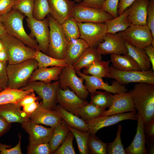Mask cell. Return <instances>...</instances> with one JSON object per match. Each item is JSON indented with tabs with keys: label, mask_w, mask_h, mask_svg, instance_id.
I'll list each match as a JSON object with an SVG mask.
<instances>
[{
	"label": "cell",
	"mask_w": 154,
	"mask_h": 154,
	"mask_svg": "<svg viewBox=\"0 0 154 154\" xmlns=\"http://www.w3.org/2000/svg\"><path fill=\"white\" fill-rule=\"evenodd\" d=\"M18 104H7L0 105V115L9 122L21 124L30 120L29 116L21 109Z\"/></svg>",
	"instance_id": "cell-22"
},
{
	"label": "cell",
	"mask_w": 154,
	"mask_h": 154,
	"mask_svg": "<svg viewBox=\"0 0 154 154\" xmlns=\"http://www.w3.org/2000/svg\"><path fill=\"white\" fill-rule=\"evenodd\" d=\"M128 54L137 62L141 71L151 69V62L143 48L137 47L125 42Z\"/></svg>",
	"instance_id": "cell-31"
},
{
	"label": "cell",
	"mask_w": 154,
	"mask_h": 154,
	"mask_svg": "<svg viewBox=\"0 0 154 154\" xmlns=\"http://www.w3.org/2000/svg\"><path fill=\"white\" fill-rule=\"evenodd\" d=\"M78 23H103L114 18L101 9L85 7L76 4L72 15Z\"/></svg>",
	"instance_id": "cell-12"
},
{
	"label": "cell",
	"mask_w": 154,
	"mask_h": 154,
	"mask_svg": "<svg viewBox=\"0 0 154 154\" xmlns=\"http://www.w3.org/2000/svg\"><path fill=\"white\" fill-rule=\"evenodd\" d=\"M104 41L99 44L96 48L101 55L128 54L125 42L117 33H107L104 37Z\"/></svg>",
	"instance_id": "cell-15"
},
{
	"label": "cell",
	"mask_w": 154,
	"mask_h": 154,
	"mask_svg": "<svg viewBox=\"0 0 154 154\" xmlns=\"http://www.w3.org/2000/svg\"><path fill=\"white\" fill-rule=\"evenodd\" d=\"M110 62L101 60L95 62L89 67L84 68L82 73L85 75H91L100 78L107 77Z\"/></svg>",
	"instance_id": "cell-37"
},
{
	"label": "cell",
	"mask_w": 154,
	"mask_h": 154,
	"mask_svg": "<svg viewBox=\"0 0 154 154\" xmlns=\"http://www.w3.org/2000/svg\"><path fill=\"white\" fill-rule=\"evenodd\" d=\"M122 127L121 125L118 126L116 136L112 142L107 143L106 150L108 154H126L121 139V133Z\"/></svg>",
	"instance_id": "cell-40"
},
{
	"label": "cell",
	"mask_w": 154,
	"mask_h": 154,
	"mask_svg": "<svg viewBox=\"0 0 154 154\" xmlns=\"http://www.w3.org/2000/svg\"><path fill=\"white\" fill-rule=\"evenodd\" d=\"M8 61L7 55L5 49H4L0 51V62H7Z\"/></svg>",
	"instance_id": "cell-58"
},
{
	"label": "cell",
	"mask_w": 154,
	"mask_h": 154,
	"mask_svg": "<svg viewBox=\"0 0 154 154\" xmlns=\"http://www.w3.org/2000/svg\"><path fill=\"white\" fill-rule=\"evenodd\" d=\"M26 21L28 27L30 30L29 36L35 37L39 50L46 54L49 44V29L47 17L42 20H37L33 17H27Z\"/></svg>",
	"instance_id": "cell-11"
},
{
	"label": "cell",
	"mask_w": 154,
	"mask_h": 154,
	"mask_svg": "<svg viewBox=\"0 0 154 154\" xmlns=\"http://www.w3.org/2000/svg\"><path fill=\"white\" fill-rule=\"evenodd\" d=\"M143 48L149 58L152 67V69L154 72V47L149 45Z\"/></svg>",
	"instance_id": "cell-55"
},
{
	"label": "cell",
	"mask_w": 154,
	"mask_h": 154,
	"mask_svg": "<svg viewBox=\"0 0 154 154\" xmlns=\"http://www.w3.org/2000/svg\"><path fill=\"white\" fill-rule=\"evenodd\" d=\"M54 110L68 126L81 131H88L87 125L81 118L66 110L59 104L56 106Z\"/></svg>",
	"instance_id": "cell-25"
},
{
	"label": "cell",
	"mask_w": 154,
	"mask_h": 154,
	"mask_svg": "<svg viewBox=\"0 0 154 154\" xmlns=\"http://www.w3.org/2000/svg\"><path fill=\"white\" fill-rule=\"evenodd\" d=\"M49 23V44L47 55L54 58L63 60L65 58L68 42L62 29L61 24L49 14L47 16Z\"/></svg>",
	"instance_id": "cell-4"
},
{
	"label": "cell",
	"mask_w": 154,
	"mask_h": 154,
	"mask_svg": "<svg viewBox=\"0 0 154 154\" xmlns=\"http://www.w3.org/2000/svg\"><path fill=\"white\" fill-rule=\"evenodd\" d=\"M80 38L84 40L90 47L96 48L103 42L107 33V27L105 23H78Z\"/></svg>",
	"instance_id": "cell-10"
},
{
	"label": "cell",
	"mask_w": 154,
	"mask_h": 154,
	"mask_svg": "<svg viewBox=\"0 0 154 154\" xmlns=\"http://www.w3.org/2000/svg\"><path fill=\"white\" fill-rule=\"evenodd\" d=\"M117 33L125 42L141 48L151 45L153 39L151 32L147 25L132 24L125 30Z\"/></svg>",
	"instance_id": "cell-7"
},
{
	"label": "cell",
	"mask_w": 154,
	"mask_h": 154,
	"mask_svg": "<svg viewBox=\"0 0 154 154\" xmlns=\"http://www.w3.org/2000/svg\"><path fill=\"white\" fill-rule=\"evenodd\" d=\"M3 90V89L0 87V92L1 91Z\"/></svg>",
	"instance_id": "cell-62"
},
{
	"label": "cell",
	"mask_w": 154,
	"mask_h": 154,
	"mask_svg": "<svg viewBox=\"0 0 154 154\" xmlns=\"http://www.w3.org/2000/svg\"><path fill=\"white\" fill-rule=\"evenodd\" d=\"M35 0H16L12 9L17 10L28 18L33 17Z\"/></svg>",
	"instance_id": "cell-42"
},
{
	"label": "cell",
	"mask_w": 154,
	"mask_h": 154,
	"mask_svg": "<svg viewBox=\"0 0 154 154\" xmlns=\"http://www.w3.org/2000/svg\"><path fill=\"white\" fill-rule=\"evenodd\" d=\"M102 58L96 48L89 46L72 66L76 72L80 71L82 68L88 67L94 62L102 60Z\"/></svg>",
	"instance_id": "cell-30"
},
{
	"label": "cell",
	"mask_w": 154,
	"mask_h": 154,
	"mask_svg": "<svg viewBox=\"0 0 154 154\" xmlns=\"http://www.w3.org/2000/svg\"><path fill=\"white\" fill-rule=\"evenodd\" d=\"M147 14V25L151 32L153 38L151 45L154 47V0H149Z\"/></svg>",
	"instance_id": "cell-45"
},
{
	"label": "cell",
	"mask_w": 154,
	"mask_h": 154,
	"mask_svg": "<svg viewBox=\"0 0 154 154\" xmlns=\"http://www.w3.org/2000/svg\"><path fill=\"white\" fill-rule=\"evenodd\" d=\"M112 67L121 71L141 70L137 62L128 54L110 55Z\"/></svg>",
	"instance_id": "cell-28"
},
{
	"label": "cell",
	"mask_w": 154,
	"mask_h": 154,
	"mask_svg": "<svg viewBox=\"0 0 154 154\" xmlns=\"http://www.w3.org/2000/svg\"><path fill=\"white\" fill-rule=\"evenodd\" d=\"M33 92L32 90H23L7 87L0 92V105L18 104L25 96Z\"/></svg>",
	"instance_id": "cell-27"
},
{
	"label": "cell",
	"mask_w": 154,
	"mask_h": 154,
	"mask_svg": "<svg viewBox=\"0 0 154 154\" xmlns=\"http://www.w3.org/2000/svg\"><path fill=\"white\" fill-rule=\"evenodd\" d=\"M76 73L72 66L68 65L63 68L59 76L60 87L65 90L68 87L81 99L86 100L89 92L83 84L84 79L78 77Z\"/></svg>",
	"instance_id": "cell-9"
},
{
	"label": "cell",
	"mask_w": 154,
	"mask_h": 154,
	"mask_svg": "<svg viewBox=\"0 0 154 154\" xmlns=\"http://www.w3.org/2000/svg\"><path fill=\"white\" fill-rule=\"evenodd\" d=\"M74 1L77 3H80L82 1L81 0H74Z\"/></svg>",
	"instance_id": "cell-61"
},
{
	"label": "cell",
	"mask_w": 154,
	"mask_h": 154,
	"mask_svg": "<svg viewBox=\"0 0 154 154\" xmlns=\"http://www.w3.org/2000/svg\"><path fill=\"white\" fill-rule=\"evenodd\" d=\"M114 96V100L112 104L109 109L106 110L101 116L136 112L129 91L116 94Z\"/></svg>",
	"instance_id": "cell-19"
},
{
	"label": "cell",
	"mask_w": 154,
	"mask_h": 154,
	"mask_svg": "<svg viewBox=\"0 0 154 154\" xmlns=\"http://www.w3.org/2000/svg\"><path fill=\"white\" fill-rule=\"evenodd\" d=\"M50 12L48 0H35L33 17L41 21L44 20Z\"/></svg>",
	"instance_id": "cell-39"
},
{
	"label": "cell",
	"mask_w": 154,
	"mask_h": 154,
	"mask_svg": "<svg viewBox=\"0 0 154 154\" xmlns=\"http://www.w3.org/2000/svg\"><path fill=\"white\" fill-rule=\"evenodd\" d=\"M107 143L102 142L96 137H94L91 134L89 136L88 145L90 154H106Z\"/></svg>",
	"instance_id": "cell-41"
},
{
	"label": "cell",
	"mask_w": 154,
	"mask_h": 154,
	"mask_svg": "<svg viewBox=\"0 0 154 154\" xmlns=\"http://www.w3.org/2000/svg\"><path fill=\"white\" fill-rule=\"evenodd\" d=\"M40 103L37 101L23 106V111L29 116L37 108Z\"/></svg>",
	"instance_id": "cell-52"
},
{
	"label": "cell",
	"mask_w": 154,
	"mask_h": 154,
	"mask_svg": "<svg viewBox=\"0 0 154 154\" xmlns=\"http://www.w3.org/2000/svg\"><path fill=\"white\" fill-rule=\"evenodd\" d=\"M74 136L70 131L65 139L54 152V154H75L76 153L73 145Z\"/></svg>",
	"instance_id": "cell-43"
},
{
	"label": "cell",
	"mask_w": 154,
	"mask_h": 154,
	"mask_svg": "<svg viewBox=\"0 0 154 154\" xmlns=\"http://www.w3.org/2000/svg\"><path fill=\"white\" fill-rule=\"evenodd\" d=\"M154 138L147 135L146 137L145 135V141H146L145 143L146 142L147 147V152L149 154L154 153Z\"/></svg>",
	"instance_id": "cell-57"
},
{
	"label": "cell",
	"mask_w": 154,
	"mask_h": 154,
	"mask_svg": "<svg viewBox=\"0 0 154 154\" xmlns=\"http://www.w3.org/2000/svg\"><path fill=\"white\" fill-rule=\"evenodd\" d=\"M59 80L53 83H46L40 81L29 82L23 90H32L38 95L42 100L41 106L46 109L54 110L57 103V96L60 88Z\"/></svg>",
	"instance_id": "cell-6"
},
{
	"label": "cell",
	"mask_w": 154,
	"mask_h": 154,
	"mask_svg": "<svg viewBox=\"0 0 154 154\" xmlns=\"http://www.w3.org/2000/svg\"><path fill=\"white\" fill-rule=\"evenodd\" d=\"M41 102L36 110L29 116L30 120L38 124H42L54 128L60 123L62 119L55 110L42 107Z\"/></svg>",
	"instance_id": "cell-20"
},
{
	"label": "cell",
	"mask_w": 154,
	"mask_h": 154,
	"mask_svg": "<svg viewBox=\"0 0 154 154\" xmlns=\"http://www.w3.org/2000/svg\"><path fill=\"white\" fill-rule=\"evenodd\" d=\"M135 0H119L117 7L118 15H120Z\"/></svg>",
	"instance_id": "cell-53"
},
{
	"label": "cell",
	"mask_w": 154,
	"mask_h": 154,
	"mask_svg": "<svg viewBox=\"0 0 154 154\" xmlns=\"http://www.w3.org/2000/svg\"><path fill=\"white\" fill-rule=\"evenodd\" d=\"M25 15L19 11L12 9L6 14L0 16L5 29L8 34L18 39L27 46L39 50L35 40L28 35L23 23Z\"/></svg>",
	"instance_id": "cell-2"
},
{
	"label": "cell",
	"mask_w": 154,
	"mask_h": 154,
	"mask_svg": "<svg viewBox=\"0 0 154 154\" xmlns=\"http://www.w3.org/2000/svg\"><path fill=\"white\" fill-rule=\"evenodd\" d=\"M119 0H105L102 10L107 12L112 16L114 18L118 16L117 7Z\"/></svg>",
	"instance_id": "cell-47"
},
{
	"label": "cell",
	"mask_w": 154,
	"mask_h": 154,
	"mask_svg": "<svg viewBox=\"0 0 154 154\" xmlns=\"http://www.w3.org/2000/svg\"><path fill=\"white\" fill-rule=\"evenodd\" d=\"M137 127L135 135L131 143L125 148L126 154H146L147 150L145 147V135L144 123L138 112L137 113Z\"/></svg>",
	"instance_id": "cell-21"
},
{
	"label": "cell",
	"mask_w": 154,
	"mask_h": 154,
	"mask_svg": "<svg viewBox=\"0 0 154 154\" xmlns=\"http://www.w3.org/2000/svg\"><path fill=\"white\" fill-rule=\"evenodd\" d=\"M129 92L144 124L154 119V84L137 83Z\"/></svg>",
	"instance_id": "cell-1"
},
{
	"label": "cell",
	"mask_w": 154,
	"mask_h": 154,
	"mask_svg": "<svg viewBox=\"0 0 154 154\" xmlns=\"http://www.w3.org/2000/svg\"><path fill=\"white\" fill-rule=\"evenodd\" d=\"M11 123L0 115V137L6 132L10 128Z\"/></svg>",
	"instance_id": "cell-54"
},
{
	"label": "cell",
	"mask_w": 154,
	"mask_h": 154,
	"mask_svg": "<svg viewBox=\"0 0 154 154\" xmlns=\"http://www.w3.org/2000/svg\"><path fill=\"white\" fill-rule=\"evenodd\" d=\"M19 141L15 147L11 148V146L0 143V154H22L21 148V136L20 133L18 135Z\"/></svg>",
	"instance_id": "cell-46"
},
{
	"label": "cell",
	"mask_w": 154,
	"mask_h": 154,
	"mask_svg": "<svg viewBox=\"0 0 154 154\" xmlns=\"http://www.w3.org/2000/svg\"><path fill=\"white\" fill-rule=\"evenodd\" d=\"M6 62H0V87L3 89L8 87Z\"/></svg>",
	"instance_id": "cell-48"
},
{
	"label": "cell",
	"mask_w": 154,
	"mask_h": 154,
	"mask_svg": "<svg viewBox=\"0 0 154 154\" xmlns=\"http://www.w3.org/2000/svg\"><path fill=\"white\" fill-rule=\"evenodd\" d=\"M67 125L75 138L79 153L89 154L90 151L88 147V142L90 133L88 131H81Z\"/></svg>",
	"instance_id": "cell-38"
},
{
	"label": "cell",
	"mask_w": 154,
	"mask_h": 154,
	"mask_svg": "<svg viewBox=\"0 0 154 154\" xmlns=\"http://www.w3.org/2000/svg\"><path fill=\"white\" fill-rule=\"evenodd\" d=\"M40 98L39 96H36L34 92H31L25 96L18 104V105L21 107L27 104L31 103L35 101H37Z\"/></svg>",
	"instance_id": "cell-51"
},
{
	"label": "cell",
	"mask_w": 154,
	"mask_h": 154,
	"mask_svg": "<svg viewBox=\"0 0 154 154\" xmlns=\"http://www.w3.org/2000/svg\"><path fill=\"white\" fill-rule=\"evenodd\" d=\"M81 5L87 7L101 9L105 0H81Z\"/></svg>",
	"instance_id": "cell-50"
},
{
	"label": "cell",
	"mask_w": 154,
	"mask_h": 154,
	"mask_svg": "<svg viewBox=\"0 0 154 154\" xmlns=\"http://www.w3.org/2000/svg\"><path fill=\"white\" fill-rule=\"evenodd\" d=\"M90 103L97 107L106 109L109 108L113 102L114 95L107 91H97L90 93Z\"/></svg>",
	"instance_id": "cell-36"
},
{
	"label": "cell",
	"mask_w": 154,
	"mask_h": 154,
	"mask_svg": "<svg viewBox=\"0 0 154 154\" xmlns=\"http://www.w3.org/2000/svg\"><path fill=\"white\" fill-rule=\"evenodd\" d=\"M137 120L135 112H129L108 116H101L93 119L85 121L87 125L88 132L94 137L100 129L115 124L126 120Z\"/></svg>",
	"instance_id": "cell-13"
},
{
	"label": "cell",
	"mask_w": 154,
	"mask_h": 154,
	"mask_svg": "<svg viewBox=\"0 0 154 154\" xmlns=\"http://www.w3.org/2000/svg\"><path fill=\"white\" fill-rule=\"evenodd\" d=\"M7 34L1 21L0 20V37L5 36Z\"/></svg>",
	"instance_id": "cell-59"
},
{
	"label": "cell",
	"mask_w": 154,
	"mask_h": 154,
	"mask_svg": "<svg viewBox=\"0 0 154 154\" xmlns=\"http://www.w3.org/2000/svg\"><path fill=\"white\" fill-rule=\"evenodd\" d=\"M57 101L63 108L75 115L77 109L88 103L86 100L81 99L68 87L65 90L60 88Z\"/></svg>",
	"instance_id": "cell-17"
},
{
	"label": "cell",
	"mask_w": 154,
	"mask_h": 154,
	"mask_svg": "<svg viewBox=\"0 0 154 154\" xmlns=\"http://www.w3.org/2000/svg\"><path fill=\"white\" fill-rule=\"evenodd\" d=\"M27 154H50V145L48 143L29 144L27 147Z\"/></svg>",
	"instance_id": "cell-44"
},
{
	"label": "cell",
	"mask_w": 154,
	"mask_h": 154,
	"mask_svg": "<svg viewBox=\"0 0 154 154\" xmlns=\"http://www.w3.org/2000/svg\"><path fill=\"white\" fill-rule=\"evenodd\" d=\"M149 0H135L128 7V18L132 24L147 25V8Z\"/></svg>",
	"instance_id": "cell-23"
},
{
	"label": "cell",
	"mask_w": 154,
	"mask_h": 154,
	"mask_svg": "<svg viewBox=\"0 0 154 154\" xmlns=\"http://www.w3.org/2000/svg\"><path fill=\"white\" fill-rule=\"evenodd\" d=\"M78 75L85 81V85L89 93H92L98 89H101L116 94L127 92L128 90L120 84L116 80H113L111 85L105 82L102 78L92 75H85L80 71L76 72Z\"/></svg>",
	"instance_id": "cell-14"
},
{
	"label": "cell",
	"mask_w": 154,
	"mask_h": 154,
	"mask_svg": "<svg viewBox=\"0 0 154 154\" xmlns=\"http://www.w3.org/2000/svg\"><path fill=\"white\" fill-rule=\"evenodd\" d=\"M89 47L87 43L80 38L68 42L64 59L68 65L72 66Z\"/></svg>",
	"instance_id": "cell-24"
},
{
	"label": "cell",
	"mask_w": 154,
	"mask_h": 154,
	"mask_svg": "<svg viewBox=\"0 0 154 154\" xmlns=\"http://www.w3.org/2000/svg\"><path fill=\"white\" fill-rule=\"evenodd\" d=\"M8 57L9 64H15L35 58L36 51L8 33L0 37Z\"/></svg>",
	"instance_id": "cell-5"
},
{
	"label": "cell",
	"mask_w": 154,
	"mask_h": 154,
	"mask_svg": "<svg viewBox=\"0 0 154 154\" xmlns=\"http://www.w3.org/2000/svg\"><path fill=\"white\" fill-rule=\"evenodd\" d=\"M106 110L90 102L77 109L75 115L86 121L102 116Z\"/></svg>",
	"instance_id": "cell-34"
},
{
	"label": "cell",
	"mask_w": 154,
	"mask_h": 154,
	"mask_svg": "<svg viewBox=\"0 0 154 154\" xmlns=\"http://www.w3.org/2000/svg\"><path fill=\"white\" fill-rule=\"evenodd\" d=\"M38 68V62L34 58L7 65L8 87L20 89L25 86L33 72Z\"/></svg>",
	"instance_id": "cell-3"
},
{
	"label": "cell",
	"mask_w": 154,
	"mask_h": 154,
	"mask_svg": "<svg viewBox=\"0 0 154 154\" xmlns=\"http://www.w3.org/2000/svg\"><path fill=\"white\" fill-rule=\"evenodd\" d=\"M49 14L60 24L72 16L76 3L70 0H48Z\"/></svg>",
	"instance_id": "cell-18"
},
{
	"label": "cell",
	"mask_w": 154,
	"mask_h": 154,
	"mask_svg": "<svg viewBox=\"0 0 154 154\" xmlns=\"http://www.w3.org/2000/svg\"><path fill=\"white\" fill-rule=\"evenodd\" d=\"M21 126L29 135L30 144L48 143L54 130V128L46 127L31 120L22 123Z\"/></svg>",
	"instance_id": "cell-16"
},
{
	"label": "cell",
	"mask_w": 154,
	"mask_h": 154,
	"mask_svg": "<svg viewBox=\"0 0 154 154\" xmlns=\"http://www.w3.org/2000/svg\"><path fill=\"white\" fill-rule=\"evenodd\" d=\"M61 25L68 42L80 38V33L78 22L72 16L68 18Z\"/></svg>",
	"instance_id": "cell-33"
},
{
	"label": "cell",
	"mask_w": 154,
	"mask_h": 154,
	"mask_svg": "<svg viewBox=\"0 0 154 154\" xmlns=\"http://www.w3.org/2000/svg\"><path fill=\"white\" fill-rule=\"evenodd\" d=\"M5 49L4 45L0 39V51Z\"/></svg>",
	"instance_id": "cell-60"
},
{
	"label": "cell",
	"mask_w": 154,
	"mask_h": 154,
	"mask_svg": "<svg viewBox=\"0 0 154 154\" xmlns=\"http://www.w3.org/2000/svg\"><path fill=\"white\" fill-rule=\"evenodd\" d=\"M62 68L59 66L38 68L33 72L29 82L40 81L49 83L53 80H58Z\"/></svg>",
	"instance_id": "cell-26"
},
{
	"label": "cell",
	"mask_w": 154,
	"mask_h": 154,
	"mask_svg": "<svg viewBox=\"0 0 154 154\" xmlns=\"http://www.w3.org/2000/svg\"><path fill=\"white\" fill-rule=\"evenodd\" d=\"M144 130L145 133L147 135L154 137V119L146 124H144Z\"/></svg>",
	"instance_id": "cell-56"
},
{
	"label": "cell",
	"mask_w": 154,
	"mask_h": 154,
	"mask_svg": "<svg viewBox=\"0 0 154 154\" xmlns=\"http://www.w3.org/2000/svg\"><path fill=\"white\" fill-rule=\"evenodd\" d=\"M16 0H0V16L6 14L12 9Z\"/></svg>",
	"instance_id": "cell-49"
},
{
	"label": "cell",
	"mask_w": 154,
	"mask_h": 154,
	"mask_svg": "<svg viewBox=\"0 0 154 154\" xmlns=\"http://www.w3.org/2000/svg\"><path fill=\"white\" fill-rule=\"evenodd\" d=\"M128 15V7L117 17L105 22L107 27V33H116L125 30L129 27L132 23L129 19Z\"/></svg>",
	"instance_id": "cell-29"
},
{
	"label": "cell",
	"mask_w": 154,
	"mask_h": 154,
	"mask_svg": "<svg viewBox=\"0 0 154 154\" xmlns=\"http://www.w3.org/2000/svg\"><path fill=\"white\" fill-rule=\"evenodd\" d=\"M70 131L63 120L54 128L52 136L48 142L51 154H53L63 143Z\"/></svg>",
	"instance_id": "cell-32"
},
{
	"label": "cell",
	"mask_w": 154,
	"mask_h": 154,
	"mask_svg": "<svg viewBox=\"0 0 154 154\" xmlns=\"http://www.w3.org/2000/svg\"><path fill=\"white\" fill-rule=\"evenodd\" d=\"M107 78H112L123 85L130 83L145 82L154 84V72L148 71H121L109 66Z\"/></svg>",
	"instance_id": "cell-8"
},
{
	"label": "cell",
	"mask_w": 154,
	"mask_h": 154,
	"mask_svg": "<svg viewBox=\"0 0 154 154\" xmlns=\"http://www.w3.org/2000/svg\"><path fill=\"white\" fill-rule=\"evenodd\" d=\"M34 58L37 62L38 68L49 66L63 68L68 66L64 59H58L50 56L39 50H36Z\"/></svg>",
	"instance_id": "cell-35"
}]
</instances>
